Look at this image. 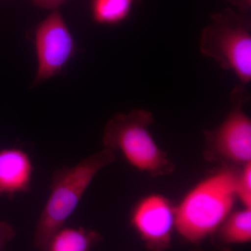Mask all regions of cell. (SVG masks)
<instances>
[{
  "instance_id": "15",
  "label": "cell",
  "mask_w": 251,
  "mask_h": 251,
  "mask_svg": "<svg viewBox=\"0 0 251 251\" xmlns=\"http://www.w3.org/2000/svg\"><path fill=\"white\" fill-rule=\"evenodd\" d=\"M226 1L237 6L238 9L243 14H247L251 10V0H226Z\"/></svg>"
},
{
  "instance_id": "11",
  "label": "cell",
  "mask_w": 251,
  "mask_h": 251,
  "mask_svg": "<svg viewBox=\"0 0 251 251\" xmlns=\"http://www.w3.org/2000/svg\"><path fill=\"white\" fill-rule=\"evenodd\" d=\"M135 0H92L93 19L101 25H117L129 15Z\"/></svg>"
},
{
  "instance_id": "16",
  "label": "cell",
  "mask_w": 251,
  "mask_h": 251,
  "mask_svg": "<svg viewBox=\"0 0 251 251\" xmlns=\"http://www.w3.org/2000/svg\"><path fill=\"white\" fill-rule=\"evenodd\" d=\"M135 1H140V0H135Z\"/></svg>"
},
{
  "instance_id": "4",
  "label": "cell",
  "mask_w": 251,
  "mask_h": 251,
  "mask_svg": "<svg viewBox=\"0 0 251 251\" xmlns=\"http://www.w3.org/2000/svg\"><path fill=\"white\" fill-rule=\"evenodd\" d=\"M200 49L221 69L232 70L240 83L251 80V23L247 16L231 9L216 13L203 29Z\"/></svg>"
},
{
  "instance_id": "13",
  "label": "cell",
  "mask_w": 251,
  "mask_h": 251,
  "mask_svg": "<svg viewBox=\"0 0 251 251\" xmlns=\"http://www.w3.org/2000/svg\"><path fill=\"white\" fill-rule=\"evenodd\" d=\"M15 237L14 229L6 221H0V251Z\"/></svg>"
},
{
  "instance_id": "1",
  "label": "cell",
  "mask_w": 251,
  "mask_h": 251,
  "mask_svg": "<svg viewBox=\"0 0 251 251\" xmlns=\"http://www.w3.org/2000/svg\"><path fill=\"white\" fill-rule=\"evenodd\" d=\"M238 172L226 165L200 181L176 206L175 229L185 241L202 242L232 212Z\"/></svg>"
},
{
  "instance_id": "8",
  "label": "cell",
  "mask_w": 251,
  "mask_h": 251,
  "mask_svg": "<svg viewBox=\"0 0 251 251\" xmlns=\"http://www.w3.org/2000/svg\"><path fill=\"white\" fill-rule=\"evenodd\" d=\"M33 165L25 151L18 148L0 150V196H12L30 188Z\"/></svg>"
},
{
  "instance_id": "14",
  "label": "cell",
  "mask_w": 251,
  "mask_h": 251,
  "mask_svg": "<svg viewBox=\"0 0 251 251\" xmlns=\"http://www.w3.org/2000/svg\"><path fill=\"white\" fill-rule=\"evenodd\" d=\"M33 4L45 9L57 10L65 0H30Z\"/></svg>"
},
{
  "instance_id": "6",
  "label": "cell",
  "mask_w": 251,
  "mask_h": 251,
  "mask_svg": "<svg viewBox=\"0 0 251 251\" xmlns=\"http://www.w3.org/2000/svg\"><path fill=\"white\" fill-rule=\"evenodd\" d=\"M34 44L38 67L33 85L60 74L76 51L72 32L57 9L38 25Z\"/></svg>"
},
{
  "instance_id": "12",
  "label": "cell",
  "mask_w": 251,
  "mask_h": 251,
  "mask_svg": "<svg viewBox=\"0 0 251 251\" xmlns=\"http://www.w3.org/2000/svg\"><path fill=\"white\" fill-rule=\"evenodd\" d=\"M236 195L243 208L251 209V162L243 166L238 172Z\"/></svg>"
},
{
  "instance_id": "7",
  "label": "cell",
  "mask_w": 251,
  "mask_h": 251,
  "mask_svg": "<svg viewBox=\"0 0 251 251\" xmlns=\"http://www.w3.org/2000/svg\"><path fill=\"white\" fill-rule=\"evenodd\" d=\"M174 206L159 194L149 195L137 203L130 215V224L149 250L165 251L171 245L175 229Z\"/></svg>"
},
{
  "instance_id": "5",
  "label": "cell",
  "mask_w": 251,
  "mask_h": 251,
  "mask_svg": "<svg viewBox=\"0 0 251 251\" xmlns=\"http://www.w3.org/2000/svg\"><path fill=\"white\" fill-rule=\"evenodd\" d=\"M249 99L245 85L238 84L231 92L232 108L224 121L204 132V155L209 161L240 166L251 162V121L243 109Z\"/></svg>"
},
{
  "instance_id": "2",
  "label": "cell",
  "mask_w": 251,
  "mask_h": 251,
  "mask_svg": "<svg viewBox=\"0 0 251 251\" xmlns=\"http://www.w3.org/2000/svg\"><path fill=\"white\" fill-rule=\"evenodd\" d=\"M115 159V152L104 148L75 166L54 172L49 198L36 224L33 241L36 249L47 251L50 241L75 210L94 177Z\"/></svg>"
},
{
  "instance_id": "10",
  "label": "cell",
  "mask_w": 251,
  "mask_h": 251,
  "mask_svg": "<svg viewBox=\"0 0 251 251\" xmlns=\"http://www.w3.org/2000/svg\"><path fill=\"white\" fill-rule=\"evenodd\" d=\"M100 239V235L90 229L64 226L50 241L46 251H91Z\"/></svg>"
},
{
  "instance_id": "9",
  "label": "cell",
  "mask_w": 251,
  "mask_h": 251,
  "mask_svg": "<svg viewBox=\"0 0 251 251\" xmlns=\"http://www.w3.org/2000/svg\"><path fill=\"white\" fill-rule=\"evenodd\" d=\"M212 236L222 245L244 244L251 241V209L232 211Z\"/></svg>"
},
{
  "instance_id": "3",
  "label": "cell",
  "mask_w": 251,
  "mask_h": 251,
  "mask_svg": "<svg viewBox=\"0 0 251 251\" xmlns=\"http://www.w3.org/2000/svg\"><path fill=\"white\" fill-rule=\"evenodd\" d=\"M153 122L152 114L141 109L117 114L105 125L103 144L135 169L157 177L171 174L175 166L150 133Z\"/></svg>"
}]
</instances>
